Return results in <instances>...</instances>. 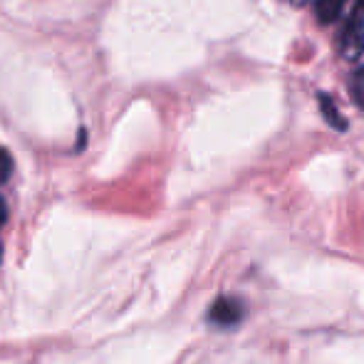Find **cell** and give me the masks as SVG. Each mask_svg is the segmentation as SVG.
<instances>
[{
    "instance_id": "obj_1",
    "label": "cell",
    "mask_w": 364,
    "mask_h": 364,
    "mask_svg": "<svg viewBox=\"0 0 364 364\" xmlns=\"http://www.w3.org/2000/svg\"><path fill=\"white\" fill-rule=\"evenodd\" d=\"M340 53L347 63H357V60L364 55V13L362 10H355L350 23H347L345 30H342Z\"/></svg>"
},
{
    "instance_id": "obj_2",
    "label": "cell",
    "mask_w": 364,
    "mask_h": 364,
    "mask_svg": "<svg viewBox=\"0 0 364 364\" xmlns=\"http://www.w3.org/2000/svg\"><path fill=\"white\" fill-rule=\"evenodd\" d=\"M245 315V305L238 297H218L208 310V322L218 330H230L235 327Z\"/></svg>"
},
{
    "instance_id": "obj_3",
    "label": "cell",
    "mask_w": 364,
    "mask_h": 364,
    "mask_svg": "<svg viewBox=\"0 0 364 364\" xmlns=\"http://www.w3.org/2000/svg\"><path fill=\"white\" fill-rule=\"evenodd\" d=\"M350 3V0H317L315 3V13H317V20L320 23H335L337 18L342 15V10H345V5Z\"/></svg>"
},
{
    "instance_id": "obj_4",
    "label": "cell",
    "mask_w": 364,
    "mask_h": 364,
    "mask_svg": "<svg viewBox=\"0 0 364 364\" xmlns=\"http://www.w3.org/2000/svg\"><path fill=\"white\" fill-rule=\"evenodd\" d=\"M320 109H322V114H325L327 124H332L335 129H340V132L347 129L345 119H342V114L337 112V107H335V102H332V97L320 95Z\"/></svg>"
},
{
    "instance_id": "obj_5",
    "label": "cell",
    "mask_w": 364,
    "mask_h": 364,
    "mask_svg": "<svg viewBox=\"0 0 364 364\" xmlns=\"http://www.w3.org/2000/svg\"><path fill=\"white\" fill-rule=\"evenodd\" d=\"M10 173H13V156H10V151L0 149V183L8 181Z\"/></svg>"
},
{
    "instance_id": "obj_6",
    "label": "cell",
    "mask_w": 364,
    "mask_h": 364,
    "mask_svg": "<svg viewBox=\"0 0 364 364\" xmlns=\"http://www.w3.org/2000/svg\"><path fill=\"white\" fill-rule=\"evenodd\" d=\"M352 92H355L357 102H360V107L364 109V68L357 70L355 80H352Z\"/></svg>"
},
{
    "instance_id": "obj_7",
    "label": "cell",
    "mask_w": 364,
    "mask_h": 364,
    "mask_svg": "<svg viewBox=\"0 0 364 364\" xmlns=\"http://www.w3.org/2000/svg\"><path fill=\"white\" fill-rule=\"evenodd\" d=\"M5 220H8V206H5V201L0 198V225H3Z\"/></svg>"
},
{
    "instance_id": "obj_8",
    "label": "cell",
    "mask_w": 364,
    "mask_h": 364,
    "mask_svg": "<svg viewBox=\"0 0 364 364\" xmlns=\"http://www.w3.org/2000/svg\"><path fill=\"white\" fill-rule=\"evenodd\" d=\"M357 3H360V5H357V10H362V13H364V0H357Z\"/></svg>"
}]
</instances>
